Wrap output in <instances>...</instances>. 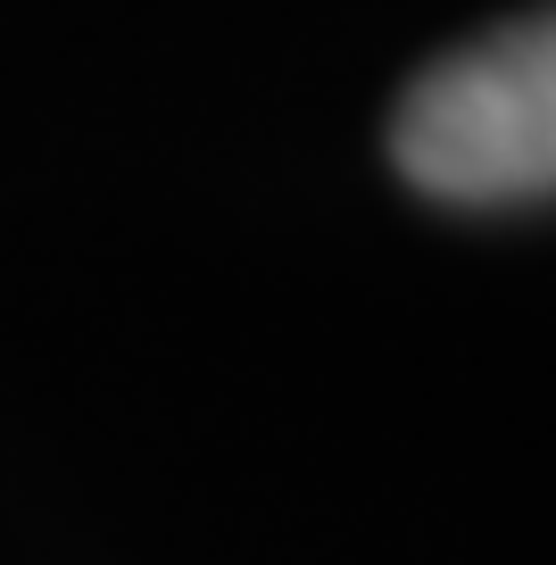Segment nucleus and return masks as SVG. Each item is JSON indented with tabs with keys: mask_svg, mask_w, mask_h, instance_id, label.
Returning <instances> with one entry per match:
<instances>
[{
	"mask_svg": "<svg viewBox=\"0 0 556 565\" xmlns=\"http://www.w3.org/2000/svg\"><path fill=\"white\" fill-rule=\"evenodd\" d=\"M391 159L457 209L556 200V9L440 51L391 108Z\"/></svg>",
	"mask_w": 556,
	"mask_h": 565,
	"instance_id": "1",
	"label": "nucleus"
}]
</instances>
